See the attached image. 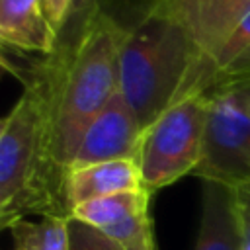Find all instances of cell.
I'll list each match as a JSON object with an SVG mask.
<instances>
[{"label":"cell","mask_w":250,"mask_h":250,"mask_svg":"<svg viewBox=\"0 0 250 250\" xmlns=\"http://www.w3.org/2000/svg\"><path fill=\"white\" fill-rule=\"evenodd\" d=\"M53 74L29 82L0 123V227L27 213L70 219L66 174L53 160Z\"/></svg>","instance_id":"obj_1"},{"label":"cell","mask_w":250,"mask_h":250,"mask_svg":"<svg viewBox=\"0 0 250 250\" xmlns=\"http://www.w3.org/2000/svg\"><path fill=\"white\" fill-rule=\"evenodd\" d=\"M127 31L102 8L86 18L68 55L53 70V160L66 174L86 129L119 90Z\"/></svg>","instance_id":"obj_2"},{"label":"cell","mask_w":250,"mask_h":250,"mask_svg":"<svg viewBox=\"0 0 250 250\" xmlns=\"http://www.w3.org/2000/svg\"><path fill=\"white\" fill-rule=\"evenodd\" d=\"M197 51L184 27L146 12L121 47L119 90L146 131L180 96Z\"/></svg>","instance_id":"obj_3"},{"label":"cell","mask_w":250,"mask_h":250,"mask_svg":"<svg viewBox=\"0 0 250 250\" xmlns=\"http://www.w3.org/2000/svg\"><path fill=\"white\" fill-rule=\"evenodd\" d=\"M209 107V92L184 96L145 131L137 162L148 193L195 172L203 154Z\"/></svg>","instance_id":"obj_4"},{"label":"cell","mask_w":250,"mask_h":250,"mask_svg":"<svg viewBox=\"0 0 250 250\" xmlns=\"http://www.w3.org/2000/svg\"><path fill=\"white\" fill-rule=\"evenodd\" d=\"M193 174L230 188L250 184V90L211 94L203 154Z\"/></svg>","instance_id":"obj_5"},{"label":"cell","mask_w":250,"mask_h":250,"mask_svg":"<svg viewBox=\"0 0 250 250\" xmlns=\"http://www.w3.org/2000/svg\"><path fill=\"white\" fill-rule=\"evenodd\" d=\"M143 135L145 131L139 125L131 105L127 104L121 90H117L111 102L86 129L68 172L109 160H137Z\"/></svg>","instance_id":"obj_6"},{"label":"cell","mask_w":250,"mask_h":250,"mask_svg":"<svg viewBox=\"0 0 250 250\" xmlns=\"http://www.w3.org/2000/svg\"><path fill=\"white\" fill-rule=\"evenodd\" d=\"M141 189H145L143 176H141L139 162L135 158L109 160V162H100V164L84 166L78 170H70L64 182L70 213L80 203L115 195V193L141 191Z\"/></svg>","instance_id":"obj_7"},{"label":"cell","mask_w":250,"mask_h":250,"mask_svg":"<svg viewBox=\"0 0 250 250\" xmlns=\"http://www.w3.org/2000/svg\"><path fill=\"white\" fill-rule=\"evenodd\" d=\"M201 182V219L193 250H240L234 189L213 180Z\"/></svg>","instance_id":"obj_8"},{"label":"cell","mask_w":250,"mask_h":250,"mask_svg":"<svg viewBox=\"0 0 250 250\" xmlns=\"http://www.w3.org/2000/svg\"><path fill=\"white\" fill-rule=\"evenodd\" d=\"M57 33L41 0H0V41L20 51L53 53Z\"/></svg>","instance_id":"obj_9"},{"label":"cell","mask_w":250,"mask_h":250,"mask_svg":"<svg viewBox=\"0 0 250 250\" xmlns=\"http://www.w3.org/2000/svg\"><path fill=\"white\" fill-rule=\"evenodd\" d=\"M12 232V250H70L68 219L41 217L39 221L20 219L8 227Z\"/></svg>","instance_id":"obj_10"},{"label":"cell","mask_w":250,"mask_h":250,"mask_svg":"<svg viewBox=\"0 0 250 250\" xmlns=\"http://www.w3.org/2000/svg\"><path fill=\"white\" fill-rule=\"evenodd\" d=\"M150 199V193L141 191H127V193H115L100 199H92L86 203H80L72 209V219L82 221L98 230H104L107 225L117 221L127 211L139 207L141 203H146Z\"/></svg>","instance_id":"obj_11"},{"label":"cell","mask_w":250,"mask_h":250,"mask_svg":"<svg viewBox=\"0 0 250 250\" xmlns=\"http://www.w3.org/2000/svg\"><path fill=\"white\" fill-rule=\"evenodd\" d=\"M102 232L115 240L123 250H158L152 232V219L148 215V201L127 211Z\"/></svg>","instance_id":"obj_12"},{"label":"cell","mask_w":250,"mask_h":250,"mask_svg":"<svg viewBox=\"0 0 250 250\" xmlns=\"http://www.w3.org/2000/svg\"><path fill=\"white\" fill-rule=\"evenodd\" d=\"M68 236L70 250H123L115 240L105 236L102 230L72 217L68 219Z\"/></svg>","instance_id":"obj_13"},{"label":"cell","mask_w":250,"mask_h":250,"mask_svg":"<svg viewBox=\"0 0 250 250\" xmlns=\"http://www.w3.org/2000/svg\"><path fill=\"white\" fill-rule=\"evenodd\" d=\"M205 2L207 0H152L146 12L164 16L186 29Z\"/></svg>","instance_id":"obj_14"},{"label":"cell","mask_w":250,"mask_h":250,"mask_svg":"<svg viewBox=\"0 0 250 250\" xmlns=\"http://www.w3.org/2000/svg\"><path fill=\"white\" fill-rule=\"evenodd\" d=\"M232 189L240 230V250H250V184H242Z\"/></svg>","instance_id":"obj_15"},{"label":"cell","mask_w":250,"mask_h":250,"mask_svg":"<svg viewBox=\"0 0 250 250\" xmlns=\"http://www.w3.org/2000/svg\"><path fill=\"white\" fill-rule=\"evenodd\" d=\"M72 2L74 0H41L43 12H45L51 27L55 29V33H59L62 29L66 18L72 16Z\"/></svg>","instance_id":"obj_16"},{"label":"cell","mask_w":250,"mask_h":250,"mask_svg":"<svg viewBox=\"0 0 250 250\" xmlns=\"http://www.w3.org/2000/svg\"><path fill=\"white\" fill-rule=\"evenodd\" d=\"M242 78H250V49L221 76V80H225L227 84L234 80H242Z\"/></svg>","instance_id":"obj_17"},{"label":"cell","mask_w":250,"mask_h":250,"mask_svg":"<svg viewBox=\"0 0 250 250\" xmlns=\"http://www.w3.org/2000/svg\"><path fill=\"white\" fill-rule=\"evenodd\" d=\"M90 2H92V0H74V2H72V16L84 12V10L90 6Z\"/></svg>","instance_id":"obj_18"}]
</instances>
